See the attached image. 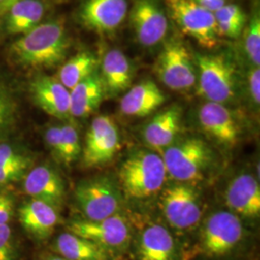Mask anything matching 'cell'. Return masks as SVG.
I'll use <instances>...</instances> for the list:
<instances>
[{"label":"cell","mask_w":260,"mask_h":260,"mask_svg":"<svg viewBox=\"0 0 260 260\" xmlns=\"http://www.w3.org/2000/svg\"><path fill=\"white\" fill-rule=\"evenodd\" d=\"M61 163L70 166L78 159L82 152L79 134L74 124L65 123L61 125Z\"/></svg>","instance_id":"obj_29"},{"label":"cell","mask_w":260,"mask_h":260,"mask_svg":"<svg viewBox=\"0 0 260 260\" xmlns=\"http://www.w3.org/2000/svg\"><path fill=\"white\" fill-rule=\"evenodd\" d=\"M168 13L180 30L205 48L217 46L219 37L213 13L192 0H163Z\"/></svg>","instance_id":"obj_10"},{"label":"cell","mask_w":260,"mask_h":260,"mask_svg":"<svg viewBox=\"0 0 260 260\" xmlns=\"http://www.w3.org/2000/svg\"><path fill=\"white\" fill-rule=\"evenodd\" d=\"M45 141L47 148L52 155L61 162L62 155V139H61V125H53L45 131Z\"/></svg>","instance_id":"obj_33"},{"label":"cell","mask_w":260,"mask_h":260,"mask_svg":"<svg viewBox=\"0 0 260 260\" xmlns=\"http://www.w3.org/2000/svg\"><path fill=\"white\" fill-rule=\"evenodd\" d=\"M19 220L24 231L34 239H48L60 222L58 210L46 203L31 199L19 208Z\"/></svg>","instance_id":"obj_20"},{"label":"cell","mask_w":260,"mask_h":260,"mask_svg":"<svg viewBox=\"0 0 260 260\" xmlns=\"http://www.w3.org/2000/svg\"><path fill=\"white\" fill-rule=\"evenodd\" d=\"M121 148L120 131L109 116H99L93 119L87 131L82 149L85 167H101L115 157Z\"/></svg>","instance_id":"obj_11"},{"label":"cell","mask_w":260,"mask_h":260,"mask_svg":"<svg viewBox=\"0 0 260 260\" xmlns=\"http://www.w3.org/2000/svg\"><path fill=\"white\" fill-rule=\"evenodd\" d=\"M20 0H0V15L6 14L7 11Z\"/></svg>","instance_id":"obj_39"},{"label":"cell","mask_w":260,"mask_h":260,"mask_svg":"<svg viewBox=\"0 0 260 260\" xmlns=\"http://www.w3.org/2000/svg\"><path fill=\"white\" fill-rule=\"evenodd\" d=\"M216 22L224 20H236V19H247L246 14L240 6L236 4H225L222 8L213 13Z\"/></svg>","instance_id":"obj_34"},{"label":"cell","mask_w":260,"mask_h":260,"mask_svg":"<svg viewBox=\"0 0 260 260\" xmlns=\"http://www.w3.org/2000/svg\"><path fill=\"white\" fill-rule=\"evenodd\" d=\"M168 176L177 182L194 184L203 181L216 163V154L210 145L200 137L177 140L163 149Z\"/></svg>","instance_id":"obj_3"},{"label":"cell","mask_w":260,"mask_h":260,"mask_svg":"<svg viewBox=\"0 0 260 260\" xmlns=\"http://www.w3.org/2000/svg\"><path fill=\"white\" fill-rule=\"evenodd\" d=\"M129 19L135 36L144 47L156 46L167 34V16L157 0H135Z\"/></svg>","instance_id":"obj_13"},{"label":"cell","mask_w":260,"mask_h":260,"mask_svg":"<svg viewBox=\"0 0 260 260\" xmlns=\"http://www.w3.org/2000/svg\"><path fill=\"white\" fill-rule=\"evenodd\" d=\"M229 211L238 217L255 220L260 216V187L258 180L250 173L233 177L224 192Z\"/></svg>","instance_id":"obj_16"},{"label":"cell","mask_w":260,"mask_h":260,"mask_svg":"<svg viewBox=\"0 0 260 260\" xmlns=\"http://www.w3.org/2000/svg\"><path fill=\"white\" fill-rule=\"evenodd\" d=\"M54 251L68 260H113L114 256L98 244L72 233L60 234L56 238Z\"/></svg>","instance_id":"obj_24"},{"label":"cell","mask_w":260,"mask_h":260,"mask_svg":"<svg viewBox=\"0 0 260 260\" xmlns=\"http://www.w3.org/2000/svg\"><path fill=\"white\" fill-rule=\"evenodd\" d=\"M134 255L136 260H179L177 240L165 225L148 223L138 233Z\"/></svg>","instance_id":"obj_14"},{"label":"cell","mask_w":260,"mask_h":260,"mask_svg":"<svg viewBox=\"0 0 260 260\" xmlns=\"http://www.w3.org/2000/svg\"><path fill=\"white\" fill-rule=\"evenodd\" d=\"M154 72L159 80L173 91H188L197 84V67L185 45L171 40L158 55Z\"/></svg>","instance_id":"obj_8"},{"label":"cell","mask_w":260,"mask_h":260,"mask_svg":"<svg viewBox=\"0 0 260 260\" xmlns=\"http://www.w3.org/2000/svg\"><path fill=\"white\" fill-rule=\"evenodd\" d=\"M127 12V0H86L79 11V19L92 31L111 34L121 26Z\"/></svg>","instance_id":"obj_15"},{"label":"cell","mask_w":260,"mask_h":260,"mask_svg":"<svg viewBox=\"0 0 260 260\" xmlns=\"http://www.w3.org/2000/svg\"><path fill=\"white\" fill-rule=\"evenodd\" d=\"M106 95L115 96L127 90L133 79V67L120 49H110L102 61V74Z\"/></svg>","instance_id":"obj_22"},{"label":"cell","mask_w":260,"mask_h":260,"mask_svg":"<svg viewBox=\"0 0 260 260\" xmlns=\"http://www.w3.org/2000/svg\"><path fill=\"white\" fill-rule=\"evenodd\" d=\"M248 88L251 101L255 106H259L260 103V69L258 67H252L248 75Z\"/></svg>","instance_id":"obj_36"},{"label":"cell","mask_w":260,"mask_h":260,"mask_svg":"<svg viewBox=\"0 0 260 260\" xmlns=\"http://www.w3.org/2000/svg\"><path fill=\"white\" fill-rule=\"evenodd\" d=\"M244 50L252 67L260 65V16L258 8L254 10L249 24L244 27Z\"/></svg>","instance_id":"obj_28"},{"label":"cell","mask_w":260,"mask_h":260,"mask_svg":"<svg viewBox=\"0 0 260 260\" xmlns=\"http://www.w3.org/2000/svg\"><path fill=\"white\" fill-rule=\"evenodd\" d=\"M23 189L32 199L51 205L58 211L65 203L64 179L56 170L47 165L30 170L24 176Z\"/></svg>","instance_id":"obj_17"},{"label":"cell","mask_w":260,"mask_h":260,"mask_svg":"<svg viewBox=\"0 0 260 260\" xmlns=\"http://www.w3.org/2000/svg\"><path fill=\"white\" fill-rule=\"evenodd\" d=\"M166 102V95L156 84L145 80L131 87L120 103L121 112L131 118H145Z\"/></svg>","instance_id":"obj_21"},{"label":"cell","mask_w":260,"mask_h":260,"mask_svg":"<svg viewBox=\"0 0 260 260\" xmlns=\"http://www.w3.org/2000/svg\"><path fill=\"white\" fill-rule=\"evenodd\" d=\"M33 102L43 111L59 120H69L71 116L70 91L57 78L39 75L30 84Z\"/></svg>","instance_id":"obj_18"},{"label":"cell","mask_w":260,"mask_h":260,"mask_svg":"<svg viewBox=\"0 0 260 260\" xmlns=\"http://www.w3.org/2000/svg\"><path fill=\"white\" fill-rule=\"evenodd\" d=\"M194 184L174 182L162 188L159 205L167 223L178 232H188L201 222L203 206Z\"/></svg>","instance_id":"obj_7"},{"label":"cell","mask_w":260,"mask_h":260,"mask_svg":"<svg viewBox=\"0 0 260 260\" xmlns=\"http://www.w3.org/2000/svg\"><path fill=\"white\" fill-rule=\"evenodd\" d=\"M18 119V105L9 87L0 79V138L8 136Z\"/></svg>","instance_id":"obj_27"},{"label":"cell","mask_w":260,"mask_h":260,"mask_svg":"<svg viewBox=\"0 0 260 260\" xmlns=\"http://www.w3.org/2000/svg\"><path fill=\"white\" fill-rule=\"evenodd\" d=\"M192 1L211 13H215L216 11H218L220 8H222L223 5L226 4V0H192Z\"/></svg>","instance_id":"obj_38"},{"label":"cell","mask_w":260,"mask_h":260,"mask_svg":"<svg viewBox=\"0 0 260 260\" xmlns=\"http://www.w3.org/2000/svg\"><path fill=\"white\" fill-rule=\"evenodd\" d=\"M198 93L211 103H233L237 96L238 80L233 62L223 54L196 58Z\"/></svg>","instance_id":"obj_5"},{"label":"cell","mask_w":260,"mask_h":260,"mask_svg":"<svg viewBox=\"0 0 260 260\" xmlns=\"http://www.w3.org/2000/svg\"><path fill=\"white\" fill-rule=\"evenodd\" d=\"M99 60L91 52H80L61 67L58 80L71 91L78 83L96 72Z\"/></svg>","instance_id":"obj_26"},{"label":"cell","mask_w":260,"mask_h":260,"mask_svg":"<svg viewBox=\"0 0 260 260\" xmlns=\"http://www.w3.org/2000/svg\"><path fill=\"white\" fill-rule=\"evenodd\" d=\"M30 158L8 144L0 143V166L27 160Z\"/></svg>","instance_id":"obj_35"},{"label":"cell","mask_w":260,"mask_h":260,"mask_svg":"<svg viewBox=\"0 0 260 260\" xmlns=\"http://www.w3.org/2000/svg\"><path fill=\"white\" fill-rule=\"evenodd\" d=\"M30 165L31 159L0 166V184H6L19 180L26 173Z\"/></svg>","instance_id":"obj_31"},{"label":"cell","mask_w":260,"mask_h":260,"mask_svg":"<svg viewBox=\"0 0 260 260\" xmlns=\"http://www.w3.org/2000/svg\"><path fill=\"white\" fill-rule=\"evenodd\" d=\"M45 260H68L65 259V258H63V257H61V256H49V257H47Z\"/></svg>","instance_id":"obj_40"},{"label":"cell","mask_w":260,"mask_h":260,"mask_svg":"<svg viewBox=\"0 0 260 260\" xmlns=\"http://www.w3.org/2000/svg\"><path fill=\"white\" fill-rule=\"evenodd\" d=\"M245 237L241 219L231 211L211 214L203 224L194 246L183 254V260L202 256L223 258L236 250Z\"/></svg>","instance_id":"obj_2"},{"label":"cell","mask_w":260,"mask_h":260,"mask_svg":"<svg viewBox=\"0 0 260 260\" xmlns=\"http://www.w3.org/2000/svg\"><path fill=\"white\" fill-rule=\"evenodd\" d=\"M198 120L205 135L223 149H233L241 141V122L224 104L211 102L203 104L199 109Z\"/></svg>","instance_id":"obj_12"},{"label":"cell","mask_w":260,"mask_h":260,"mask_svg":"<svg viewBox=\"0 0 260 260\" xmlns=\"http://www.w3.org/2000/svg\"><path fill=\"white\" fill-rule=\"evenodd\" d=\"M14 215V199L10 195L0 193V225L9 223Z\"/></svg>","instance_id":"obj_37"},{"label":"cell","mask_w":260,"mask_h":260,"mask_svg":"<svg viewBox=\"0 0 260 260\" xmlns=\"http://www.w3.org/2000/svg\"><path fill=\"white\" fill-rule=\"evenodd\" d=\"M182 109L178 105L169 106L157 113L145 125L142 135L144 142L153 149H166L177 141L181 131Z\"/></svg>","instance_id":"obj_19"},{"label":"cell","mask_w":260,"mask_h":260,"mask_svg":"<svg viewBox=\"0 0 260 260\" xmlns=\"http://www.w3.org/2000/svg\"><path fill=\"white\" fill-rule=\"evenodd\" d=\"M18 251L9 223L0 225V260H17Z\"/></svg>","instance_id":"obj_30"},{"label":"cell","mask_w":260,"mask_h":260,"mask_svg":"<svg viewBox=\"0 0 260 260\" xmlns=\"http://www.w3.org/2000/svg\"><path fill=\"white\" fill-rule=\"evenodd\" d=\"M246 22H247V19L224 20V21L216 22L218 37L237 39L241 35Z\"/></svg>","instance_id":"obj_32"},{"label":"cell","mask_w":260,"mask_h":260,"mask_svg":"<svg viewBox=\"0 0 260 260\" xmlns=\"http://www.w3.org/2000/svg\"><path fill=\"white\" fill-rule=\"evenodd\" d=\"M6 30L13 35H24L38 26L45 14L41 0H20L7 11Z\"/></svg>","instance_id":"obj_25"},{"label":"cell","mask_w":260,"mask_h":260,"mask_svg":"<svg viewBox=\"0 0 260 260\" xmlns=\"http://www.w3.org/2000/svg\"><path fill=\"white\" fill-rule=\"evenodd\" d=\"M75 200L85 220L101 221L120 213L122 206L121 188L110 177H96L80 181Z\"/></svg>","instance_id":"obj_6"},{"label":"cell","mask_w":260,"mask_h":260,"mask_svg":"<svg viewBox=\"0 0 260 260\" xmlns=\"http://www.w3.org/2000/svg\"><path fill=\"white\" fill-rule=\"evenodd\" d=\"M68 230L69 233L98 244L113 256L126 251L132 239L129 223L120 213L101 221L74 220L68 223Z\"/></svg>","instance_id":"obj_9"},{"label":"cell","mask_w":260,"mask_h":260,"mask_svg":"<svg viewBox=\"0 0 260 260\" xmlns=\"http://www.w3.org/2000/svg\"><path fill=\"white\" fill-rule=\"evenodd\" d=\"M70 41L61 21H48L22 35L11 47V53L21 65L53 68L65 60Z\"/></svg>","instance_id":"obj_1"},{"label":"cell","mask_w":260,"mask_h":260,"mask_svg":"<svg viewBox=\"0 0 260 260\" xmlns=\"http://www.w3.org/2000/svg\"><path fill=\"white\" fill-rule=\"evenodd\" d=\"M71 96V116L84 119L96 111L103 100L106 92L98 72L77 84L70 91Z\"/></svg>","instance_id":"obj_23"},{"label":"cell","mask_w":260,"mask_h":260,"mask_svg":"<svg viewBox=\"0 0 260 260\" xmlns=\"http://www.w3.org/2000/svg\"><path fill=\"white\" fill-rule=\"evenodd\" d=\"M168 174L162 157L154 151L137 150L121 162L119 183L131 199H147L160 192Z\"/></svg>","instance_id":"obj_4"}]
</instances>
